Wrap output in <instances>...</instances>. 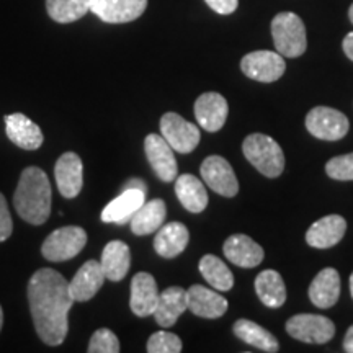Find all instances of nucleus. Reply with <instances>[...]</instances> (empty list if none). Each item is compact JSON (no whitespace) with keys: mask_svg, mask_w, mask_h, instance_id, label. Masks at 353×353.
Listing matches in <instances>:
<instances>
[{"mask_svg":"<svg viewBox=\"0 0 353 353\" xmlns=\"http://www.w3.org/2000/svg\"><path fill=\"white\" fill-rule=\"evenodd\" d=\"M28 303L39 339L48 345H61L68 335V316L74 304L69 281L52 268H39L30 278Z\"/></svg>","mask_w":353,"mask_h":353,"instance_id":"obj_1","label":"nucleus"},{"mask_svg":"<svg viewBox=\"0 0 353 353\" xmlns=\"http://www.w3.org/2000/svg\"><path fill=\"white\" fill-rule=\"evenodd\" d=\"M157 283L151 273L139 272L132 276L130 307L138 317L152 316L159 301Z\"/></svg>","mask_w":353,"mask_h":353,"instance_id":"obj_16","label":"nucleus"},{"mask_svg":"<svg viewBox=\"0 0 353 353\" xmlns=\"http://www.w3.org/2000/svg\"><path fill=\"white\" fill-rule=\"evenodd\" d=\"M2 324H3V311H2V306H0V330H2Z\"/></svg>","mask_w":353,"mask_h":353,"instance_id":"obj_40","label":"nucleus"},{"mask_svg":"<svg viewBox=\"0 0 353 353\" xmlns=\"http://www.w3.org/2000/svg\"><path fill=\"white\" fill-rule=\"evenodd\" d=\"M188 309L187 291L180 286H170L159 294V301L154 311V319L161 327L169 329L175 325L179 317Z\"/></svg>","mask_w":353,"mask_h":353,"instance_id":"obj_22","label":"nucleus"},{"mask_svg":"<svg viewBox=\"0 0 353 353\" xmlns=\"http://www.w3.org/2000/svg\"><path fill=\"white\" fill-rule=\"evenodd\" d=\"M350 293H352V298H353V273L350 275Z\"/></svg>","mask_w":353,"mask_h":353,"instance_id":"obj_42","label":"nucleus"},{"mask_svg":"<svg viewBox=\"0 0 353 353\" xmlns=\"http://www.w3.org/2000/svg\"><path fill=\"white\" fill-rule=\"evenodd\" d=\"M125 188H141V190H148V187H145V183L143 182V180H139V179H131L130 182H126L125 185H123V188L121 190H125Z\"/></svg>","mask_w":353,"mask_h":353,"instance_id":"obj_39","label":"nucleus"},{"mask_svg":"<svg viewBox=\"0 0 353 353\" xmlns=\"http://www.w3.org/2000/svg\"><path fill=\"white\" fill-rule=\"evenodd\" d=\"M190 241L188 229L182 223L162 224L157 229L156 239H154V249L164 259H174L187 249Z\"/></svg>","mask_w":353,"mask_h":353,"instance_id":"obj_24","label":"nucleus"},{"mask_svg":"<svg viewBox=\"0 0 353 353\" xmlns=\"http://www.w3.org/2000/svg\"><path fill=\"white\" fill-rule=\"evenodd\" d=\"M348 19H350V21L353 23V3L350 6V10H348Z\"/></svg>","mask_w":353,"mask_h":353,"instance_id":"obj_41","label":"nucleus"},{"mask_svg":"<svg viewBox=\"0 0 353 353\" xmlns=\"http://www.w3.org/2000/svg\"><path fill=\"white\" fill-rule=\"evenodd\" d=\"M228 101L221 94L206 92L195 101V117L198 125L208 132H216L224 126L228 120Z\"/></svg>","mask_w":353,"mask_h":353,"instance_id":"obj_15","label":"nucleus"},{"mask_svg":"<svg viewBox=\"0 0 353 353\" xmlns=\"http://www.w3.org/2000/svg\"><path fill=\"white\" fill-rule=\"evenodd\" d=\"M257 296L267 307H281L286 301V286L281 275L275 270H265L255 278Z\"/></svg>","mask_w":353,"mask_h":353,"instance_id":"obj_28","label":"nucleus"},{"mask_svg":"<svg viewBox=\"0 0 353 353\" xmlns=\"http://www.w3.org/2000/svg\"><path fill=\"white\" fill-rule=\"evenodd\" d=\"M343 52H345L347 57L350 61H353V32L348 33L345 38H343Z\"/></svg>","mask_w":353,"mask_h":353,"instance_id":"obj_37","label":"nucleus"},{"mask_svg":"<svg viewBox=\"0 0 353 353\" xmlns=\"http://www.w3.org/2000/svg\"><path fill=\"white\" fill-rule=\"evenodd\" d=\"M175 195L190 213H201L208 206V193L200 179L192 174L176 176Z\"/></svg>","mask_w":353,"mask_h":353,"instance_id":"obj_25","label":"nucleus"},{"mask_svg":"<svg viewBox=\"0 0 353 353\" xmlns=\"http://www.w3.org/2000/svg\"><path fill=\"white\" fill-rule=\"evenodd\" d=\"M105 280H107V276H105L100 262L88 260V262L83 263L72 280L69 281V291L74 303H85L94 298L103 286Z\"/></svg>","mask_w":353,"mask_h":353,"instance_id":"obj_14","label":"nucleus"},{"mask_svg":"<svg viewBox=\"0 0 353 353\" xmlns=\"http://www.w3.org/2000/svg\"><path fill=\"white\" fill-rule=\"evenodd\" d=\"M94 0H46L48 15L57 23H72L90 12Z\"/></svg>","mask_w":353,"mask_h":353,"instance_id":"obj_30","label":"nucleus"},{"mask_svg":"<svg viewBox=\"0 0 353 353\" xmlns=\"http://www.w3.org/2000/svg\"><path fill=\"white\" fill-rule=\"evenodd\" d=\"M205 2L219 15H231L239 6V0H205Z\"/></svg>","mask_w":353,"mask_h":353,"instance_id":"obj_36","label":"nucleus"},{"mask_svg":"<svg viewBox=\"0 0 353 353\" xmlns=\"http://www.w3.org/2000/svg\"><path fill=\"white\" fill-rule=\"evenodd\" d=\"M101 268L110 281H121L131 267L130 247L121 241H112L101 252Z\"/></svg>","mask_w":353,"mask_h":353,"instance_id":"obj_26","label":"nucleus"},{"mask_svg":"<svg viewBox=\"0 0 353 353\" xmlns=\"http://www.w3.org/2000/svg\"><path fill=\"white\" fill-rule=\"evenodd\" d=\"M56 185L59 193L68 200L76 198L83 185L82 159L76 152H65L57 159L54 167Z\"/></svg>","mask_w":353,"mask_h":353,"instance_id":"obj_13","label":"nucleus"},{"mask_svg":"<svg viewBox=\"0 0 353 353\" xmlns=\"http://www.w3.org/2000/svg\"><path fill=\"white\" fill-rule=\"evenodd\" d=\"M224 255L229 262L241 268H254L263 262L265 252L252 237L245 234H234L223 245Z\"/></svg>","mask_w":353,"mask_h":353,"instance_id":"obj_18","label":"nucleus"},{"mask_svg":"<svg viewBox=\"0 0 353 353\" xmlns=\"http://www.w3.org/2000/svg\"><path fill=\"white\" fill-rule=\"evenodd\" d=\"M325 172L334 180H353V152L345 156H337L325 164Z\"/></svg>","mask_w":353,"mask_h":353,"instance_id":"obj_34","label":"nucleus"},{"mask_svg":"<svg viewBox=\"0 0 353 353\" xmlns=\"http://www.w3.org/2000/svg\"><path fill=\"white\" fill-rule=\"evenodd\" d=\"M52 192L48 175L39 167H26L13 195V206L26 223L39 226L51 214Z\"/></svg>","mask_w":353,"mask_h":353,"instance_id":"obj_2","label":"nucleus"},{"mask_svg":"<svg viewBox=\"0 0 353 353\" xmlns=\"http://www.w3.org/2000/svg\"><path fill=\"white\" fill-rule=\"evenodd\" d=\"M241 69L252 81L270 83L283 76L286 63L278 51H254L242 57Z\"/></svg>","mask_w":353,"mask_h":353,"instance_id":"obj_8","label":"nucleus"},{"mask_svg":"<svg viewBox=\"0 0 353 353\" xmlns=\"http://www.w3.org/2000/svg\"><path fill=\"white\" fill-rule=\"evenodd\" d=\"M148 0H94L90 12L105 23H130L145 12Z\"/></svg>","mask_w":353,"mask_h":353,"instance_id":"obj_12","label":"nucleus"},{"mask_svg":"<svg viewBox=\"0 0 353 353\" xmlns=\"http://www.w3.org/2000/svg\"><path fill=\"white\" fill-rule=\"evenodd\" d=\"M232 330L237 339H241L242 342L249 343V345L259 348L262 352H278V348H280L275 335L249 319L236 321Z\"/></svg>","mask_w":353,"mask_h":353,"instance_id":"obj_29","label":"nucleus"},{"mask_svg":"<svg viewBox=\"0 0 353 353\" xmlns=\"http://www.w3.org/2000/svg\"><path fill=\"white\" fill-rule=\"evenodd\" d=\"M145 201V192L141 188H125L121 195L112 200L101 211V221L113 224H128Z\"/></svg>","mask_w":353,"mask_h":353,"instance_id":"obj_19","label":"nucleus"},{"mask_svg":"<svg viewBox=\"0 0 353 353\" xmlns=\"http://www.w3.org/2000/svg\"><path fill=\"white\" fill-rule=\"evenodd\" d=\"M144 151L152 170L162 182H172L179 175L174 149L164 139V136L149 134L144 141Z\"/></svg>","mask_w":353,"mask_h":353,"instance_id":"obj_11","label":"nucleus"},{"mask_svg":"<svg viewBox=\"0 0 353 353\" xmlns=\"http://www.w3.org/2000/svg\"><path fill=\"white\" fill-rule=\"evenodd\" d=\"M343 350L347 353H353V325L348 327L345 339H343Z\"/></svg>","mask_w":353,"mask_h":353,"instance_id":"obj_38","label":"nucleus"},{"mask_svg":"<svg viewBox=\"0 0 353 353\" xmlns=\"http://www.w3.org/2000/svg\"><path fill=\"white\" fill-rule=\"evenodd\" d=\"M341 296V275L335 268H324L317 273L309 286V299L316 307L327 309L335 306Z\"/></svg>","mask_w":353,"mask_h":353,"instance_id":"obj_23","label":"nucleus"},{"mask_svg":"<svg viewBox=\"0 0 353 353\" xmlns=\"http://www.w3.org/2000/svg\"><path fill=\"white\" fill-rule=\"evenodd\" d=\"M247 161L268 179H276L285 170V154L280 144L270 136L255 132L247 136L242 144Z\"/></svg>","mask_w":353,"mask_h":353,"instance_id":"obj_3","label":"nucleus"},{"mask_svg":"<svg viewBox=\"0 0 353 353\" xmlns=\"http://www.w3.org/2000/svg\"><path fill=\"white\" fill-rule=\"evenodd\" d=\"M182 341L175 334L167 332V330H159L148 341L149 353H179L182 352Z\"/></svg>","mask_w":353,"mask_h":353,"instance_id":"obj_32","label":"nucleus"},{"mask_svg":"<svg viewBox=\"0 0 353 353\" xmlns=\"http://www.w3.org/2000/svg\"><path fill=\"white\" fill-rule=\"evenodd\" d=\"M87 244V232L79 226L56 229L41 245L43 257L50 262H65L81 254Z\"/></svg>","mask_w":353,"mask_h":353,"instance_id":"obj_5","label":"nucleus"},{"mask_svg":"<svg viewBox=\"0 0 353 353\" xmlns=\"http://www.w3.org/2000/svg\"><path fill=\"white\" fill-rule=\"evenodd\" d=\"M200 273L208 283L218 291H229L234 285V276L228 265L223 260L216 257V255H205L200 260Z\"/></svg>","mask_w":353,"mask_h":353,"instance_id":"obj_31","label":"nucleus"},{"mask_svg":"<svg viewBox=\"0 0 353 353\" xmlns=\"http://www.w3.org/2000/svg\"><path fill=\"white\" fill-rule=\"evenodd\" d=\"M272 37L283 57H299L307 48L306 26L293 12H281L272 20Z\"/></svg>","mask_w":353,"mask_h":353,"instance_id":"obj_4","label":"nucleus"},{"mask_svg":"<svg viewBox=\"0 0 353 353\" xmlns=\"http://www.w3.org/2000/svg\"><path fill=\"white\" fill-rule=\"evenodd\" d=\"M200 174L205 180V183L218 193L226 198H232L239 192V182L234 174L232 167L224 157L210 156L203 161L200 167Z\"/></svg>","mask_w":353,"mask_h":353,"instance_id":"obj_10","label":"nucleus"},{"mask_svg":"<svg viewBox=\"0 0 353 353\" xmlns=\"http://www.w3.org/2000/svg\"><path fill=\"white\" fill-rule=\"evenodd\" d=\"M347 231V221L339 214H329L316 221L306 232V242L316 249H329L342 241Z\"/></svg>","mask_w":353,"mask_h":353,"instance_id":"obj_21","label":"nucleus"},{"mask_svg":"<svg viewBox=\"0 0 353 353\" xmlns=\"http://www.w3.org/2000/svg\"><path fill=\"white\" fill-rule=\"evenodd\" d=\"M87 350L88 353H118L120 341L110 329H99L92 335Z\"/></svg>","mask_w":353,"mask_h":353,"instance_id":"obj_33","label":"nucleus"},{"mask_svg":"<svg viewBox=\"0 0 353 353\" xmlns=\"http://www.w3.org/2000/svg\"><path fill=\"white\" fill-rule=\"evenodd\" d=\"M306 128L312 136L324 141H339L348 132L350 123L345 114L329 107H316L307 113Z\"/></svg>","mask_w":353,"mask_h":353,"instance_id":"obj_9","label":"nucleus"},{"mask_svg":"<svg viewBox=\"0 0 353 353\" xmlns=\"http://www.w3.org/2000/svg\"><path fill=\"white\" fill-rule=\"evenodd\" d=\"M13 232V221L8 211L6 196L0 193V242L7 241Z\"/></svg>","mask_w":353,"mask_h":353,"instance_id":"obj_35","label":"nucleus"},{"mask_svg":"<svg viewBox=\"0 0 353 353\" xmlns=\"http://www.w3.org/2000/svg\"><path fill=\"white\" fill-rule=\"evenodd\" d=\"M188 309L198 317L218 319L228 311V299L203 285H193L187 291Z\"/></svg>","mask_w":353,"mask_h":353,"instance_id":"obj_20","label":"nucleus"},{"mask_svg":"<svg viewBox=\"0 0 353 353\" xmlns=\"http://www.w3.org/2000/svg\"><path fill=\"white\" fill-rule=\"evenodd\" d=\"M286 332L306 343H327L335 335L334 322L319 314H296L286 321Z\"/></svg>","mask_w":353,"mask_h":353,"instance_id":"obj_6","label":"nucleus"},{"mask_svg":"<svg viewBox=\"0 0 353 353\" xmlns=\"http://www.w3.org/2000/svg\"><path fill=\"white\" fill-rule=\"evenodd\" d=\"M161 134L170 144L174 151L180 154H188L195 151L200 144V130L196 125L185 120L176 113H165L161 118Z\"/></svg>","mask_w":353,"mask_h":353,"instance_id":"obj_7","label":"nucleus"},{"mask_svg":"<svg viewBox=\"0 0 353 353\" xmlns=\"http://www.w3.org/2000/svg\"><path fill=\"white\" fill-rule=\"evenodd\" d=\"M165 216L167 208L164 200L156 198V200L144 201V205L136 211L130 221L131 231L136 236H148V234L156 232L164 224Z\"/></svg>","mask_w":353,"mask_h":353,"instance_id":"obj_27","label":"nucleus"},{"mask_svg":"<svg viewBox=\"0 0 353 353\" xmlns=\"http://www.w3.org/2000/svg\"><path fill=\"white\" fill-rule=\"evenodd\" d=\"M7 138L25 151H37L41 148L44 136L41 128L23 113H12L6 117Z\"/></svg>","mask_w":353,"mask_h":353,"instance_id":"obj_17","label":"nucleus"}]
</instances>
